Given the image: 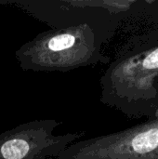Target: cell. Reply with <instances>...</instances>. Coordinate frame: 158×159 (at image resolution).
Here are the masks:
<instances>
[{"mask_svg": "<svg viewBox=\"0 0 158 159\" xmlns=\"http://www.w3.org/2000/svg\"><path fill=\"white\" fill-rule=\"evenodd\" d=\"M101 32L88 24L45 31L15 52L22 70L68 72L103 61Z\"/></svg>", "mask_w": 158, "mask_h": 159, "instance_id": "1", "label": "cell"}, {"mask_svg": "<svg viewBox=\"0 0 158 159\" xmlns=\"http://www.w3.org/2000/svg\"><path fill=\"white\" fill-rule=\"evenodd\" d=\"M51 29L88 24L101 32L100 9L102 3L95 1H11Z\"/></svg>", "mask_w": 158, "mask_h": 159, "instance_id": "3", "label": "cell"}, {"mask_svg": "<svg viewBox=\"0 0 158 159\" xmlns=\"http://www.w3.org/2000/svg\"><path fill=\"white\" fill-rule=\"evenodd\" d=\"M130 151L137 154H146L158 146V129H151L132 138L129 142Z\"/></svg>", "mask_w": 158, "mask_h": 159, "instance_id": "4", "label": "cell"}, {"mask_svg": "<svg viewBox=\"0 0 158 159\" xmlns=\"http://www.w3.org/2000/svg\"><path fill=\"white\" fill-rule=\"evenodd\" d=\"M62 123L56 119H35L0 134V159H47L58 157L85 131L56 135Z\"/></svg>", "mask_w": 158, "mask_h": 159, "instance_id": "2", "label": "cell"}, {"mask_svg": "<svg viewBox=\"0 0 158 159\" xmlns=\"http://www.w3.org/2000/svg\"><path fill=\"white\" fill-rule=\"evenodd\" d=\"M143 67L145 69L158 68V48L146 57V59L143 61Z\"/></svg>", "mask_w": 158, "mask_h": 159, "instance_id": "5", "label": "cell"}]
</instances>
